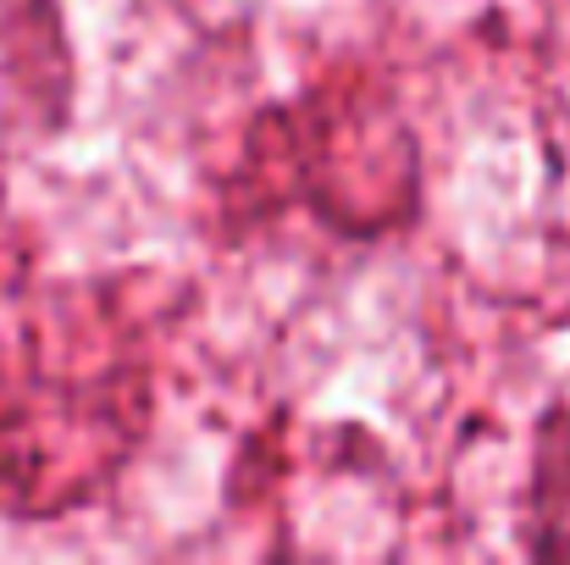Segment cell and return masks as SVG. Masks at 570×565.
Wrapping results in <instances>:
<instances>
[{"label": "cell", "mask_w": 570, "mask_h": 565, "mask_svg": "<svg viewBox=\"0 0 570 565\" xmlns=\"http://www.w3.org/2000/svg\"><path fill=\"white\" fill-rule=\"evenodd\" d=\"M527 549L570 555V405H554L532 438V488H527Z\"/></svg>", "instance_id": "cell-1"}]
</instances>
